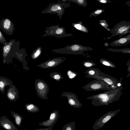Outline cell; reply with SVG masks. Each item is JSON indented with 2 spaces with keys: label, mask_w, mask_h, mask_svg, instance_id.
Segmentation results:
<instances>
[{
  "label": "cell",
  "mask_w": 130,
  "mask_h": 130,
  "mask_svg": "<svg viewBox=\"0 0 130 130\" xmlns=\"http://www.w3.org/2000/svg\"><path fill=\"white\" fill-rule=\"evenodd\" d=\"M60 78V76L58 75H56L54 76V78L56 79H58Z\"/></svg>",
  "instance_id": "cell-36"
},
{
  "label": "cell",
  "mask_w": 130,
  "mask_h": 130,
  "mask_svg": "<svg viewBox=\"0 0 130 130\" xmlns=\"http://www.w3.org/2000/svg\"><path fill=\"white\" fill-rule=\"evenodd\" d=\"M40 53L41 51L40 49L37 50L34 54V56L36 57L38 56L40 54Z\"/></svg>",
  "instance_id": "cell-35"
},
{
  "label": "cell",
  "mask_w": 130,
  "mask_h": 130,
  "mask_svg": "<svg viewBox=\"0 0 130 130\" xmlns=\"http://www.w3.org/2000/svg\"><path fill=\"white\" fill-rule=\"evenodd\" d=\"M114 90L108 91L106 92L93 95L87 98V99L92 100L94 99L103 98L109 95Z\"/></svg>",
  "instance_id": "cell-16"
},
{
  "label": "cell",
  "mask_w": 130,
  "mask_h": 130,
  "mask_svg": "<svg viewBox=\"0 0 130 130\" xmlns=\"http://www.w3.org/2000/svg\"><path fill=\"white\" fill-rule=\"evenodd\" d=\"M99 24L101 25L103 27L106 29H108L107 27L108 26V24L105 20H100L99 21Z\"/></svg>",
  "instance_id": "cell-27"
},
{
  "label": "cell",
  "mask_w": 130,
  "mask_h": 130,
  "mask_svg": "<svg viewBox=\"0 0 130 130\" xmlns=\"http://www.w3.org/2000/svg\"><path fill=\"white\" fill-rule=\"evenodd\" d=\"M130 43V35L121 37L112 42L110 45L112 46H119L126 45Z\"/></svg>",
  "instance_id": "cell-12"
},
{
  "label": "cell",
  "mask_w": 130,
  "mask_h": 130,
  "mask_svg": "<svg viewBox=\"0 0 130 130\" xmlns=\"http://www.w3.org/2000/svg\"><path fill=\"white\" fill-rule=\"evenodd\" d=\"M120 109L111 111L105 113L95 121L92 126L94 130H98L102 128L109 120L115 116Z\"/></svg>",
  "instance_id": "cell-4"
},
{
  "label": "cell",
  "mask_w": 130,
  "mask_h": 130,
  "mask_svg": "<svg viewBox=\"0 0 130 130\" xmlns=\"http://www.w3.org/2000/svg\"><path fill=\"white\" fill-rule=\"evenodd\" d=\"M15 41V39H12L7 44L4 45L2 53L3 64L7 63L9 61V58L10 59V53Z\"/></svg>",
  "instance_id": "cell-8"
},
{
  "label": "cell",
  "mask_w": 130,
  "mask_h": 130,
  "mask_svg": "<svg viewBox=\"0 0 130 130\" xmlns=\"http://www.w3.org/2000/svg\"><path fill=\"white\" fill-rule=\"evenodd\" d=\"M25 107L27 111L31 113L37 112L40 110L37 106L32 104H26Z\"/></svg>",
  "instance_id": "cell-18"
},
{
  "label": "cell",
  "mask_w": 130,
  "mask_h": 130,
  "mask_svg": "<svg viewBox=\"0 0 130 130\" xmlns=\"http://www.w3.org/2000/svg\"><path fill=\"white\" fill-rule=\"evenodd\" d=\"M63 31V29L61 28H59L57 29L55 33L57 34L60 35L62 34Z\"/></svg>",
  "instance_id": "cell-30"
},
{
  "label": "cell",
  "mask_w": 130,
  "mask_h": 130,
  "mask_svg": "<svg viewBox=\"0 0 130 130\" xmlns=\"http://www.w3.org/2000/svg\"><path fill=\"white\" fill-rule=\"evenodd\" d=\"M11 115L12 116L14 119L15 123L19 126L20 127L21 124L23 117L17 113L13 111H11Z\"/></svg>",
  "instance_id": "cell-17"
},
{
  "label": "cell",
  "mask_w": 130,
  "mask_h": 130,
  "mask_svg": "<svg viewBox=\"0 0 130 130\" xmlns=\"http://www.w3.org/2000/svg\"><path fill=\"white\" fill-rule=\"evenodd\" d=\"M130 22L125 21H122L116 24L110 31L111 36L109 39L115 36L119 35L121 37L129 33Z\"/></svg>",
  "instance_id": "cell-2"
},
{
  "label": "cell",
  "mask_w": 130,
  "mask_h": 130,
  "mask_svg": "<svg viewBox=\"0 0 130 130\" xmlns=\"http://www.w3.org/2000/svg\"><path fill=\"white\" fill-rule=\"evenodd\" d=\"M83 64L85 67H90L91 66H94L96 65V64L93 62L92 61H86L83 62Z\"/></svg>",
  "instance_id": "cell-26"
},
{
  "label": "cell",
  "mask_w": 130,
  "mask_h": 130,
  "mask_svg": "<svg viewBox=\"0 0 130 130\" xmlns=\"http://www.w3.org/2000/svg\"><path fill=\"white\" fill-rule=\"evenodd\" d=\"M68 75L69 76L70 78H72L74 77L75 76V74L69 71L68 72Z\"/></svg>",
  "instance_id": "cell-32"
},
{
  "label": "cell",
  "mask_w": 130,
  "mask_h": 130,
  "mask_svg": "<svg viewBox=\"0 0 130 130\" xmlns=\"http://www.w3.org/2000/svg\"><path fill=\"white\" fill-rule=\"evenodd\" d=\"M0 126L7 130H19L13 123L5 116L0 118Z\"/></svg>",
  "instance_id": "cell-11"
},
{
  "label": "cell",
  "mask_w": 130,
  "mask_h": 130,
  "mask_svg": "<svg viewBox=\"0 0 130 130\" xmlns=\"http://www.w3.org/2000/svg\"><path fill=\"white\" fill-rule=\"evenodd\" d=\"M61 9V8L60 6H59V5H56L51 7V10L53 11H55L57 10Z\"/></svg>",
  "instance_id": "cell-28"
},
{
  "label": "cell",
  "mask_w": 130,
  "mask_h": 130,
  "mask_svg": "<svg viewBox=\"0 0 130 130\" xmlns=\"http://www.w3.org/2000/svg\"><path fill=\"white\" fill-rule=\"evenodd\" d=\"M100 62L105 66L112 68H116V66L109 61L105 59L101 58L100 59Z\"/></svg>",
  "instance_id": "cell-22"
},
{
  "label": "cell",
  "mask_w": 130,
  "mask_h": 130,
  "mask_svg": "<svg viewBox=\"0 0 130 130\" xmlns=\"http://www.w3.org/2000/svg\"><path fill=\"white\" fill-rule=\"evenodd\" d=\"M99 70L98 68L90 67L86 70L85 73L87 74L85 77L88 78H92L99 80L97 76L98 74Z\"/></svg>",
  "instance_id": "cell-14"
},
{
  "label": "cell",
  "mask_w": 130,
  "mask_h": 130,
  "mask_svg": "<svg viewBox=\"0 0 130 130\" xmlns=\"http://www.w3.org/2000/svg\"><path fill=\"white\" fill-rule=\"evenodd\" d=\"M107 50L108 51L116 52H121L123 53H127L130 54V48H126L121 49H113L110 48H107Z\"/></svg>",
  "instance_id": "cell-20"
},
{
  "label": "cell",
  "mask_w": 130,
  "mask_h": 130,
  "mask_svg": "<svg viewBox=\"0 0 130 130\" xmlns=\"http://www.w3.org/2000/svg\"><path fill=\"white\" fill-rule=\"evenodd\" d=\"M97 77L99 80L106 83L114 89L118 87V84L121 82V80L119 81L116 78L105 74L100 70Z\"/></svg>",
  "instance_id": "cell-5"
},
{
  "label": "cell",
  "mask_w": 130,
  "mask_h": 130,
  "mask_svg": "<svg viewBox=\"0 0 130 130\" xmlns=\"http://www.w3.org/2000/svg\"><path fill=\"white\" fill-rule=\"evenodd\" d=\"M74 26L77 29L83 32L86 33L89 32L87 27L83 24L82 22L75 24Z\"/></svg>",
  "instance_id": "cell-19"
},
{
  "label": "cell",
  "mask_w": 130,
  "mask_h": 130,
  "mask_svg": "<svg viewBox=\"0 0 130 130\" xmlns=\"http://www.w3.org/2000/svg\"><path fill=\"white\" fill-rule=\"evenodd\" d=\"M97 1L99 2L102 3H111V2L109 0H98Z\"/></svg>",
  "instance_id": "cell-34"
},
{
  "label": "cell",
  "mask_w": 130,
  "mask_h": 130,
  "mask_svg": "<svg viewBox=\"0 0 130 130\" xmlns=\"http://www.w3.org/2000/svg\"><path fill=\"white\" fill-rule=\"evenodd\" d=\"M54 126L48 127L45 128H41L35 129L34 130H53Z\"/></svg>",
  "instance_id": "cell-29"
},
{
  "label": "cell",
  "mask_w": 130,
  "mask_h": 130,
  "mask_svg": "<svg viewBox=\"0 0 130 130\" xmlns=\"http://www.w3.org/2000/svg\"><path fill=\"white\" fill-rule=\"evenodd\" d=\"M13 82L9 79L0 76V91L2 93H5V89L7 86L9 87L12 84Z\"/></svg>",
  "instance_id": "cell-13"
},
{
  "label": "cell",
  "mask_w": 130,
  "mask_h": 130,
  "mask_svg": "<svg viewBox=\"0 0 130 130\" xmlns=\"http://www.w3.org/2000/svg\"><path fill=\"white\" fill-rule=\"evenodd\" d=\"M122 85L115 89L108 95L103 98L92 100L91 104L93 106H99L107 105L110 104L118 101L123 93Z\"/></svg>",
  "instance_id": "cell-1"
},
{
  "label": "cell",
  "mask_w": 130,
  "mask_h": 130,
  "mask_svg": "<svg viewBox=\"0 0 130 130\" xmlns=\"http://www.w3.org/2000/svg\"><path fill=\"white\" fill-rule=\"evenodd\" d=\"M38 87L39 89H42L44 88V85L42 83L40 82L38 84Z\"/></svg>",
  "instance_id": "cell-33"
},
{
  "label": "cell",
  "mask_w": 130,
  "mask_h": 130,
  "mask_svg": "<svg viewBox=\"0 0 130 130\" xmlns=\"http://www.w3.org/2000/svg\"><path fill=\"white\" fill-rule=\"evenodd\" d=\"M75 130V129H73V130Z\"/></svg>",
  "instance_id": "cell-38"
},
{
  "label": "cell",
  "mask_w": 130,
  "mask_h": 130,
  "mask_svg": "<svg viewBox=\"0 0 130 130\" xmlns=\"http://www.w3.org/2000/svg\"><path fill=\"white\" fill-rule=\"evenodd\" d=\"M60 114L58 110H54L51 112L49 119L39 124V125L45 127L53 126L60 118Z\"/></svg>",
  "instance_id": "cell-7"
},
{
  "label": "cell",
  "mask_w": 130,
  "mask_h": 130,
  "mask_svg": "<svg viewBox=\"0 0 130 130\" xmlns=\"http://www.w3.org/2000/svg\"></svg>",
  "instance_id": "cell-39"
},
{
  "label": "cell",
  "mask_w": 130,
  "mask_h": 130,
  "mask_svg": "<svg viewBox=\"0 0 130 130\" xmlns=\"http://www.w3.org/2000/svg\"><path fill=\"white\" fill-rule=\"evenodd\" d=\"M105 11V10L98 8L97 10L92 12L89 15V17H91L92 16H97L100 14Z\"/></svg>",
  "instance_id": "cell-24"
},
{
  "label": "cell",
  "mask_w": 130,
  "mask_h": 130,
  "mask_svg": "<svg viewBox=\"0 0 130 130\" xmlns=\"http://www.w3.org/2000/svg\"><path fill=\"white\" fill-rule=\"evenodd\" d=\"M0 43L5 45L8 43L6 41L2 32L0 30Z\"/></svg>",
  "instance_id": "cell-25"
},
{
  "label": "cell",
  "mask_w": 130,
  "mask_h": 130,
  "mask_svg": "<svg viewBox=\"0 0 130 130\" xmlns=\"http://www.w3.org/2000/svg\"><path fill=\"white\" fill-rule=\"evenodd\" d=\"M69 1L74 2L79 6L81 5L83 7H85L87 5V3L86 0H74Z\"/></svg>",
  "instance_id": "cell-23"
},
{
  "label": "cell",
  "mask_w": 130,
  "mask_h": 130,
  "mask_svg": "<svg viewBox=\"0 0 130 130\" xmlns=\"http://www.w3.org/2000/svg\"><path fill=\"white\" fill-rule=\"evenodd\" d=\"M19 93L16 86L13 84L9 86L7 91V98L11 102L16 101L19 98Z\"/></svg>",
  "instance_id": "cell-10"
},
{
  "label": "cell",
  "mask_w": 130,
  "mask_h": 130,
  "mask_svg": "<svg viewBox=\"0 0 130 130\" xmlns=\"http://www.w3.org/2000/svg\"><path fill=\"white\" fill-rule=\"evenodd\" d=\"M14 26L9 19L4 18L0 21V28L7 35L12 36L14 30Z\"/></svg>",
  "instance_id": "cell-6"
},
{
  "label": "cell",
  "mask_w": 130,
  "mask_h": 130,
  "mask_svg": "<svg viewBox=\"0 0 130 130\" xmlns=\"http://www.w3.org/2000/svg\"><path fill=\"white\" fill-rule=\"evenodd\" d=\"M62 1L63 2H64L65 1H66V0H62Z\"/></svg>",
  "instance_id": "cell-37"
},
{
  "label": "cell",
  "mask_w": 130,
  "mask_h": 130,
  "mask_svg": "<svg viewBox=\"0 0 130 130\" xmlns=\"http://www.w3.org/2000/svg\"><path fill=\"white\" fill-rule=\"evenodd\" d=\"M70 53L74 54H81L86 51H92L93 48L90 47L83 46L79 44L72 45L67 47Z\"/></svg>",
  "instance_id": "cell-9"
},
{
  "label": "cell",
  "mask_w": 130,
  "mask_h": 130,
  "mask_svg": "<svg viewBox=\"0 0 130 130\" xmlns=\"http://www.w3.org/2000/svg\"><path fill=\"white\" fill-rule=\"evenodd\" d=\"M56 62L53 60L51 61H49L47 63L48 66L49 67H52L54 66L56 64Z\"/></svg>",
  "instance_id": "cell-31"
},
{
  "label": "cell",
  "mask_w": 130,
  "mask_h": 130,
  "mask_svg": "<svg viewBox=\"0 0 130 130\" xmlns=\"http://www.w3.org/2000/svg\"><path fill=\"white\" fill-rule=\"evenodd\" d=\"M72 96L68 99V103L71 107L77 108L82 107V105L78 100L77 96L74 94H73Z\"/></svg>",
  "instance_id": "cell-15"
},
{
  "label": "cell",
  "mask_w": 130,
  "mask_h": 130,
  "mask_svg": "<svg viewBox=\"0 0 130 130\" xmlns=\"http://www.w3.org/2000/svg\"><path fill=\"white\" fill-rule=\"evenodd\" d=\"M82 88L87 91L104 90L109 91L115 89L105 82L97 79L92 81Z\"/></svg>",
  "instance_id": "cell-3"
},
{
  "label": "cell",
  "mask_w": 130,
  "mask_h": 130,
  "mask_svg": "<svg viewBox=\"0 0 130 130\" xmlns=\"http://www.w3.org/2000/svg\"><path fill=\"white\" fill-rule=\"evenodd\" d=\"M75 128V122H73L65 124L61 130H73Z\"/></svg>",
  "instance_id": "cell-21"
}]
</instances>
